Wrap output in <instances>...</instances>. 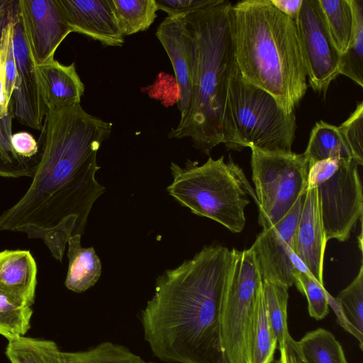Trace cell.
<instances>
[{"instance_id":"1","label":"cell","mask_w":363,"mask_h":363,"mask_svg":"<svg viewBox=\"0 0 363 363\" xmlns=\"http://www.w3.org/2000/svg\"><path fill=\"white\" fill-rule=\"evenodd\" d=\"M32 182L24 195L0 215V230L26 225L50 228L69 217L85 226L96 200L106 191L96 179L101 143L112 123L86 112L80 104L48 109Z\"/></svg>"},{"instance_id":"2","label":"cell","mask_w":363,"mask_h":363,"mask_svg":"<svg viewBox=\"0 0 363 363\" xmlns=\"http://www.w3.org/2000/svg\"><path fill=\"white\" fill-rule=\"evenodd\" d=\"M236 250L204 246L157 277L140 320L145 340L159 359L224 363L221 308Z\"/></svg>"},{"instance_id":"3","label":"cell","mask_w":363,"mask_h":363,"mask_svg":"<svg viewBox=\"0 0 363 363\" xmlns=\"http://www.w3.org/2000/svg\"><path fill=\"white\" fill-rule=\"evenodd\" d=\"M192 54V94L188 112L169 134L190 138L209 155L220 143L236 150L229 111V91L236 68L233 4L222 0L185 16Z\"/></svg>"},{"instance_id":"4","label":"cell","mask_w":363,"mask_h":363,"mask_svg":"<svg viewBox=\"0 0 363 363\" xmlns=\"http://www.w3.org/2000/svg\"><path fill=\"white\" fill-rule=\"evenodd\" d=\"M233 40L243 78L271 94L290 114L303 98L307 72L296 24L270 0L233 5Z\"/></svg>"},{"instance_id":"5","label":"cell","mask_w":363,"mask_h":363,"mask_svg":"<svg viewBox=\"0 0 363 363\" xmlns=\"http://www.w3.org/2000/svg\"><path fill=\"white\" fill-rule=\"evenodd\" d=\"M170 169L172 182L167 191L178 203L233 233L243 230L248 195L256 198L242 169L233 160L225 163L223 156L209 157L202 165L187 160L182 167L172 162Z\"/></svg>"},{"instance_id":"6","label":"cell","mask_w":363,"mask_h":363,"mask_svg":"<svg viewBox=\"0 0 363 363\" xmlns=\"http://www.w3.org/2000/svg\"><path fill=\"white\" fill-rule=\"evenodd\" d=\"M229 111L236 150L248 147L269 153L291 152L296 120L268 92L246 81L236 66L229 91Z\"/></svg>"},{"instance_id":"7","label":"cell","mask_w":363,"mask_h":363,"mask_svg":"<svg viewBox=\"0 0 363 363\" xmlns=\"http://www.w3.org/2000/svg\"><path fill=\"white\" fill-rule=\"evenodd\" d=\"M358 164L354 160L330 158L309 167L307 188H315L327 242L347 241L362 220L363 193Z\"/></svg>"},{"instance_id":"8","label":"cell","mask_w":363,"mask_h":363,"mask_svg":"<svg viewBox=\"0 0 363 363\" xmlns=\"http://www.w3.org/2000/svg\"><path fill=\"white\" fill-rule=\"evenodd\" d=\"M250 149L258 222L267 228L284 217L306 191L309 164L303 153H269Z\"/></svg>"},{"instance_id":"9","label":"cell","mask_w":363,"mask_h":363,"mask_svg":"<svg viewBox=\"0 0 363 363\" xmlns=\"http://www.w3.org/2000/svg\"><path fill=\"white\" fill-rule=\"evenodd\" d=\"M262 281L251 247L236 250L221 308L224 363H247L250 332Z\"/></svg>"},{"instance_id":"10","label":"cell","mask_w":363,"mask_h":363,"mask_svg":"<svg viewBox=\"0 0 363 363\" xmlns=\"http://www.w3.org/2000/svg\"><path fill=\"white\" fill-rule=\"evenodd\" d=\"M296 24L310 86L325 93L340 74V54L330 35L318 0H303Z\"/></svg>"},{"instance_id":"11","label":"cell","mask_w":363,"mask_h":363,"mask_svg":"<svg viewBox=\"0 0 363 363\" xmlns=\"http://www.w3.org/2000/svg\"><path fill=\"white\" fill-rule=\"evenodd\" d=\"M306 191L274 225L263 228L251 246L263 281L289 289L295 282L291 257Z\"/></svg>"},{"instance_id":"12","label":"cell","mask_w":363,"mask_h":363,"mask_svg":"<svg viewBox=\"0 0 363 363\" xmlns=\"http://www.w3.org/2000/svg\"><path fill=\"white\" fill-rule=\"evenodd\" d=\"M16 2L13 1L11 12L16 79L10 105L13 116L21 123L41 130L48 108L41 92L35 65L26 40Z\"/></svg>"},{"instance_id":"13","label":"cell","mask_w":363,"mask_h":363,"mask_svg":"<svg viewBox=\"0 0 363 363\" xmlns=\"http://www.w3.org/2000/svg\"><path fill=\"white\" fill-rule=\"evenodd\" d=\"M26 40L35 65L54 60V55L72 30L55 0H18L16 2Z\"/></svg>"},{"instance_id":"14","label":"cell","mask_w":363,"mask_h":363,"mask_svg":"<svg viewBox=\"0 0 363 363\" xmlns=\"http://www.w3.org/2000/svg\"><path fill=\"white\" fill-rule=\"evenodd\" d=\"M62 16L72 32L99 41L102 45L121 47V34L109 0H55Z\"/></svg>"},{"instance_id":"15","label":"cell","mask_w":363,"mask_h":363,"mask_svg":"<svg viewBox=\"0 0 363 363\" xmlns=\"http://www.w3.org/2000/svg\"><path fill=\"white\" fill-rule=\"evenodd\" d=\"M155 35L167 54L179 89L180 120L186 116L192 94V54L185 16H167L157 27Z\"/></svg>"},{"instance_id":"16","label":"cell","mask_w":363,"mask_h":363,"mask_svg":"<svg viewBox=\"0 0 363 363\" xmlns=\"http://www.w3.org/2000/svg\"><path fill=\"white\" fill-rule=\"evenodd\" d=\"M326 243L316 189H306L294 237V252L323 286Z\"/></svg>"},{"instance_id":"17","label":"cell","mask_w":363,"mask_h":363,"mask_svg":"<svg viewBox=\"0 0 363 363\" xmlns=\"http://www.w3.org/2000/svg\"><path fill=\"white\" fill-rule=\"evenodd\" d=\"M38 82L48 109L79 104L84 92L74 63L65 65L55 59L35 65Z\"/></svg>"},{"instance_id":"18","label":"cell","mask_w":363,"mask_h":363,"mask_svg":"<svg viewBox=\"0 0 363 363\" xmlns=\"http://www.w3.org/2000/svg\"><path fill=\"white\" fill-rule=\"evenodd\" d=\"M37 267L29 251L0 252V289L30 305L34 303Z\"/></svg>"},{"instance_id":"19","label":"cell","mask_w":363,"mask_h":363,"mask_svg":"<svg viewBox=\"0 0 363 363\" xmlns=\"http://www.w3.org/2000/svg\"><path fill=\"white\" fill-rule=\"evenodd\" d=\"M80 235L68 240V271L65 286L76 293H82L93 286L101 274V263L93 247H82Z\"/></svg>"},{"instance_id":"20","label":"cell","mask_w":363,"mask_h":363,"mask_svg":"<svg viewBox=\"0 0 363 363\" xmlns=\"http://www.w3.org/2000/svg\"><path fill=\"white\" fill-rule=\"evenodd\" d=\"M303 154L309 166L330 158L354 161L352 150L340 126L323 121L315 123L312 128L307 147Z\"/></svg>"},{"instance_id":"21","label":"cell","mask_w":363,"mask_h":363,"mask_svg":"<svg viewBox=\"0 0 363 363\" xmlns=\"http://www.w3.org/2000/svg\"><path fill=\"white\" fill-rule=\"evenodd\" d=\"M277 347V340L268 319L261 290L250 332L247 363L273 362Z\"/></svg>"},{"instance_id":"22","label":"cell","mask_w":363,"mask_h":363,"mask_svg":"<svg viewBox=\"0 0 363 363\" xmlns=\"http://www.w3.org/2000/svg\"><path fill=\"white\" fill-rule=\"evenodd\" d=\"M123 36L147 30L157 18L155 0H109Z\"/></svg>"},{"instance_id":"23","label":"cell","mask_w":363,"mask_h":363,"mask_svg":"<svg viewBox=\"0 0 363 363\" xmlns=\"http://www.w3.org/2000/svg\"><path fill=\"white\" fill-rule=\"evenodd\" d=\"M6 355L11 363H65L55 342L25 336L9 341Z\"/></svg>"},{"instance_id":"24","label":"cell","mask_w":363,"mask_h":363,"mask_svg":"<svg viewBox=\"0 0 363 363\" xmlns=\"http://www.w3.org/2000/svg\"><path fill=\"white\" fill-rule=\"evenodd\" d=\"M296 342L308 363H348L340 343L326 329L308 332Z\"/></svg>"},{"instance_id":"25","label":"cell","mask_w":363,"mask_h":363,"mask_svg":"<svg viewBox=\"0 0 363 363\" xmlns=\"http://www.w3.org/2000/svg\"><path fill=\"white\" fill-rule=\"evenodd\" d=\"M332 40L343 54L350 43L354 15L350 0H318Z\"/></svg>"},{"instance_id":"26","label":"cell","mask_w":363,"mask_h":363,"mask_svg":"<svg viewBox=\"0 0 363 363\" xmlns=\"http://www.w3.org/2000/svg\"><path fill=\"white\" fill-rule=\"evenodd\" d=\"M354 15L352 37L346 51L340 55V74L363 86V0H350Z\"/></svg>"},{"instance_id":"27","label":"cell","mask_w":363,"mask_h":363,"mask_svg":"<svg viewBox=\"0 0 363 363\" xmlns=\"http://www.w3.org/2000/svg\"><path fill=\"white\" fill-rule=\"evenodd\" d=\"M12 108L8 116L0 118V177L7 178L33 177L36 160L25 159L14 151L11 138L12 136Z\"/></svg>"},{"instance_id":"28","label":"cell","mask_w":363,"mask_h":363,"mask_svg":"<svg viewBox=\"0 0 363 363\" xmlns=\"http://www.w3.org/2000/svg\"><path fill=\"white\" fill-rule=\"evenodd\" d=\"M32 314L31 306L0 289V335L8 341L26 335Z\"/></svg>"},{"instance_id":"29","label":"cell","mask_w":363,"mask_h":363,"mask_svg":"<svg viewBox=\"0 0 363 363\" xmlns=\"http://www.w3.org/2000/svg\"><path fill=\"white\" fill-rule=\"evenodd\" d=\"M286 287L268 281H262V291L271 328L279 349L289 335L287 326L289 292Z\"/></svg>"},{"instance_id":"30","label":"cell","mask_w":363,"mask_h":363,"mask_svg":"<svg viewBox=\"0 0 363 363\" xmlns=\"http://www.w3.org/2000/svg\"><path fill=\"white\" fill-rule=\"evenodd\" d=\"M65 363H145L123 345L103 342L84 351L62 352Z\"/></svg>"},{"instance_id":"31","label":"cell","mask_w":363,"mask_h":363,"mask_svg":"<svg viewBox=\"0 0 363 363\" xmlns=\"http://www.w3.org/2000/svg\"><path fill=\"white\" fill-rule=\"evenodd\" d=\"M16 231L23 232L28 238H40L43 240L52 257L62 262L66 244L70 237L79 235L77 220L75 217H69L57 225L44 228L35 225H26Z\"/></svg>"},{"instance_id":"32","label":"cell","mask_w":363,"mask_h":363,"mask_svg":"<svg viewBox=\"0 0 363 363\" xmlns=\"http://www.w3.org/2000/svg\"><path fill=\"white\" fill-rule=\"evenodd\" d=\"M335 300L347 320L363 334V266L353 281L340 291Z\"/></svg>"},{"instance_id":"33","label":"cell","mask_w":363,"mask_h":363,"mask_svg":"<svg viewBox=\"0 0 363 363\" xmlns=\"http://www.w3.org/2000/svg\"><path fill=\"white\" fill-rule=\"evenodd\" d=\"M295 282L298 291L308 301L309 315L315 320H322L329 312L328 292L311 274L294 271Z\"/></svg>"},{"instance_id":"34","label":"cell","mask_w":363,"mask_h":363,"mask_svg":"<svg viewBox=\"0 0 363 363\" xmlns=\"http://www.w3.org/2000/svg\"><path fill=\"white\" fill-rule=\"evenodd\" d=\"M358 165L363 164V103L359 102L350 117L339 125Z\"/></svg>"},{"instance_id":"35","label":"cell","mask_w":363,"mask_h":363,"mask_svg":"<svg viewBox=\"0 0 363 363\" xmlns=\"http://www.w3.org/2000/svg\"><path fill=\"white\" fill-rule=\"evenodd\" d=\"M222 0H155L157 9L169 17L186 16L201 9L216 5Z\"/></svg>"},{"instance_id":"36","label":"cell","mask_w":363,"mask_h":363,"mask_svg":"<svg viewBox=\"0 0 363 363\" xmlns=\"http://www.w3.org/2000/svg\"><path fill=\"white\" fill-rule=\"evenodd\" d=\"M11 142L16 153L25 159H31L38 152V144L29 133L19 132L12 134Z\"/></svg>"},{"instance_id":"37","label":"cell","mask_w":363,"mask_h":363,"mask_svg":"<svg viewBox=\"0 0 363 363\" xmlns=\"http://www.w3.org/2000/svg\"><path fill=\"white\" fill-rule=\"evenodd\" d=\"M279 351V363H308L302 355L296 340H294L290 334L286 337Z\"/></svg>"},{"instance_id":"38","label":"cell","mask_w":363,"mask_h":363,"mask_svg":"<svg viewBox=\"0 0 363 363\" xmlns=\"http://www.w3.org/2000/svg\"><path fill=\"white\" fill-rule=\"evenodd\" d=\"M328 303L337 315V320L345 330L351 333L359 342V347L363 350V334L359 333L346 318L345 315L335 298L328 294Z\"/></svg>"},{"instance_id":"39","label":"cell","mask_w":363,"mask_h":363,"mask_svg":"<svg viewBox=\"0 0 363 363\" xmlns=\"http://www.w3.org/2000/svg\"><path fill=\"white\" fill-rule=\"evenodd\" d=\"M270 1L279 11L296 23L303 0H270Z\"/></svg>"},{"instance_id":"40","label":"cell","mask_w":363,"mask_h":363,"mask_svg":"<svg viewBox=\"0 0 363 363\" xmlns=\"http://www.w3.org/2000/svg\"><path fill=\"white\" fill-rule=\"evenodd\" d=\"M11 111V105L7 102L5 89L4 71H0V118H4L8 116Z\"/></svg>"},{"instance_id":"41","label":"cell","mask_w":363,"mask_h":363,"mask_svg":"<svg viewBox=\"0 0 363 363\" xmlns=\"http://www.w3.org/2000/svg\"><path fill=\"white\" fill-rule=\"evenodd\" d=\"M2 70H4V67H3V65H2L1 52H0V71H2Z\"/></svg>"},{"instance_id":"42","label":"cell","mask_w":363,"mask_h":363,"mask_svg":"<svg viewBox=\"0 0 363 363\" xmlns=\"http://www.w3.org/2000/svg\"><path fill=\"white\" fill-rule=\"evenodd\" d=\"M146 363V362H145ZM147 363H154V362H147Z\"/></svg>"}]
</instances>
